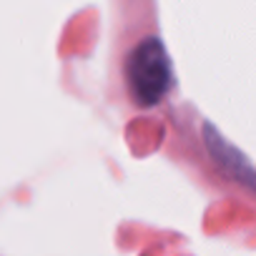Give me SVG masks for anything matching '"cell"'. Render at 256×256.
I'll use <instances>...</instances> for the list:
<instances>
[{"mask_svg":"<svg viewBox=\"0 0 256 256\" xmlns=\"http://www.w3.org/2000/svg\"><path fill=\"white\" fill-rule=\"evenodd\" d=\"M206 138H208V148H211V154L216 156V161H218L231 176H236L238 181H244V184H248V186L256 188V168L246 161V156H241L236 148H231L211 126H206Z\"/></svg>","mask_w":256,"mask_h":256,"instance_id":"7a4b0ae2","label":"cell"},{"mask_svg":"<svg viewBox=\"0 0 256 256\" xmlns=\"http://www.w3.org/2000/svg\"><path fill=\"white\" fill-rule=\"evenodd\" d=\"M126 83L138 106H156L171 86V63L156 38L141 40L126 60Z\"/></svg>","mask_w":256,"mask_h":256,"instance_id":"6da1fadb","label":"cell"}]
</instances>
